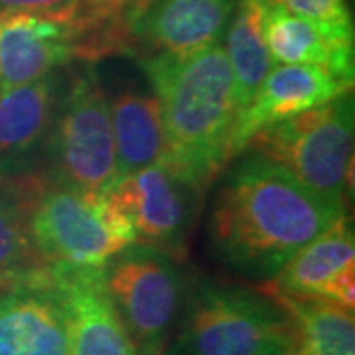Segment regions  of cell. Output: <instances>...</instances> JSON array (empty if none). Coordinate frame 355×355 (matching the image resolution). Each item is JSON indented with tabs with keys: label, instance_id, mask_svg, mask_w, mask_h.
<instances>
[{
	"label": "cell",
	"instance_id": "8",
	"mask_svg": "<svg viewBox=\"0 0 355 355\" xmlns=\"http://www.w3.org/2000/svg\"><path fill=\"white\" fill-rule=\"evenodd\" d=\"M203 196L205 191L160 162L116 180L105 200L127 219L135 243L182 261Z\"/></svg>",
	"mask_w": 355,
	"mask_h": 355
},
{
	"label": "cell",
	"instance_id": "4",
	"mask_svg": "<svg viewBox=\"0 0 355 355\" xmlns=\"http://www.w3.org/2000/svg\"><path fill=\"white\" fill-rule=\"evenodd\" d=\"M28 223L40 257L50 268L105 266L135 243V233L105 200L42 168L24 170Z\"/></svg>",
	"mask_w": 355,
	"mask_h": 355
},
{
	"label": "cell",
	"instance_id": "14",
	"mask_svg": "<svg viewBox=\"0 0 355 355\" xmlns=\"http://www.w3.org/2000/svg\"><path fill=\"white\" fill-rule=\"evenodd\" d=\"M352 83L318 65H275L247 111L239 116L233 135V160L261 128L330 103L352 91Z\"/></svg>",
	"mask_w": 355,
	"mask_h": 355
},
{
	"label": "cell",
	"instance_id": "7",
	"mask_svg": "<svg viewBox=\"0 0 355 355\" xmlns=\"http://www.w3.org/2000/svg\"><path fill=\"white\" fill-rule=\"evenodd\" d=\"M103 272L109 296L139 355H162L188 291L178 259L132 243L114 254Z\"/></svg>",
	"mask_w": 355,
	"mask_h": 355
},
{
	"label": "cell",
	"instance_id": "16",
	"mask_svg": "<svg viewBox=\"0 0 355 355\" xmlns=\"http://www.w3.org/2000/svg\"><path fill=\"white\" fill-rule=\"evenodd\" d=\"M116 180L166 160L162 107L154 93L128 89L111 103ZM114 180V182H116Z\"/></svg>",
	"mask_w": 355,
	"mask_h": 355
},
{
	"label": "cell",
	"instance_id": "11",
	"mask_svg": "<svg viewBox=\"0 0 355 355\" xmlns=\"http://www.w3.org/2000/svg\"><path fill=\"white\" fill-rule=\"evenodd\" d=\"M0 355H71L64 300L51 270L0 288Z\"/></svg>",
	"mask_w": 355,
	"mask_h": 355
},
{
	"label": "cell",
	"instance_id": "18",
	"mask_svg": "<svg viewBox=\"0 0 355 355\" xmlns=\"http://www.w3.org/2000/svg\"><path fill=\"white\" fill-rule=\"evenodd\" d=\"M259 291L277 300L291 318L292 355H355L354 310L316 296Z\"/></svg>",
	"mask_w": 355,
	"mask_h": 355
},
{
	"label": "cell",
	"instance_id": "15",
	"mask_svg": "<svg viewBox=\"0 0 355 355\" xmlns=\"http://www.w3.org/2000/svg\"><path fill=\"white\" fill-rule=\"evenodd\" d=\"M263 4V36L275 65H318L354 85V38L338 36L279 2Z\"/></svg>",
	"mask_w": 355,
	"mask_h": 355
},
{
	"label": "cell",
	"instance_id": "9",
	"mask_svg": "<svg viewBox=\"0 0 355 355\" xmlns=\"http://www.w3.org/2000/svg\"><path fill=\"white\" fill-rule=\"evenodd\" d=\"M239 0H146L128 24L130 55H186L221 44Z\"/></svg>",
	"mask_w": 355,
	"mask_h": 355
},
{
	"label": "cell",
	"instance_id": "17",
	"mask_svg": "<svg viewBox=\"0 0 355 355\" xmlns=\"http://www.w3.org/2000/svg\"><path fill=\"white\" fill-rule=\"evenodd\" d=\"M349 265H355V239L352 223L343 216L292 254L272 279L261 282V288L320 298L324 288Z\"/></svg>",
	"mask_w": 355,
	"mask_h": 355
},
{
	"label": "cell",
	"instance_id": "12",
	"mask_svg": "<svg viewBox=\"0 0 355 355\" xmlns=\"http://www.w3.org/2000/svg\"><path fill=\"white\" fill-rule=\"evenodd\" d=\"M105 266L51 268L64 300L71 355H139L105 286Z\"/></svg>",
	"mask_w": 355,
	"mask_h": 355
},
{
	"label": "cell",
	"instance_id": "2",
	"mask_svg": "<svg viewBox=\"0 0 355 355\" xmlns=\"http://www.w3.org/2000/svg\"><path fill=\"white\" fill-rule=\"evenodd\" d=\"M139 60L162 107L164 164L205 191L233 162L239 119L225 48L214 44L186 55Z\"/></svg>",
	"mask_w": 355,
	"mask_h": 355
},
{
	"label": "cell",
	"instance_id": "24",
	"mask_svg": "<svg viewBox=\"0 0 355 355\" xmlns=\"http://www.w3.org/2000/svg\"><path fill=\"white\" fill-rule=\"evenodd\" d=\"M144 2H146V0H140V4H139V10H140V6H142V4H144ZM139 10H137V12H139ZM132 18H135V16H132Z\"/></svg>",
	"mask_w": 355,
	"mask_h": 355
},
{
	"label": "cell",
	"instance_id": "19",
	"mask_svg": "<svg viewBox=\"0 0 355 355\" xmlns=\"http://www.w3.org/2000/svg\"><path fill=\"white\" fill-rule=\"evenodd\" d=\"M50 270L30 233L24 172L0 170V288Z\"/></svg>",
	"mask_w": 355,
	"mask_h": 355
},
{
	"label": "cell",
	"instance_id": "22",
	"mask_svg": "<svg viewBox=\"0 0 355 355\" xmlns=\"http://www.w3.org/2000/svg\"><path fill=\"white\" fill-rule=\"evenodd\" d=\"M28 12L87 28L83 0H0V16Z\"/></svg>",
	"mask_w": 355,
	"mask_h": 355
},
{
	"label": "cell",
	"instance_id": "3",
	"mask_svg": "<svg viewBox=\"0 0 355 355\" xmlns=\"http://www.w3.org/2000/svg\"><path fill=\"white\" fill-rule=\"evenodd\" d=\"M180 324L162 355H292L284 308L263 291L200 280L186 291Z\"/></svg>",
	"mask_w": 355,
	"mask_h": 355
},
{
	"label": "cell",
	"instance_id": "21",
	"mask_svg": "<svg viewBox=\"0 0 355 355\" xmlns=\"http://www.w3.org/2000/svg\"><path fill=\"white\" fill-rule=\"evenodd\" d=\"M288 12L312 20L338 36L354 38L352 14L343 0H280Z\"/></svg>",
	"mask_w": 355,
	"mask_h": 355
},
{
	"label": "cell",
	"instance_id": "1",
	"mask_svg": "<svg viewBox=\"0 0 355 355\" xmlns=\"http://www.w3.org/2000/svg\"><path fill=\"white\" fill-rule=\"evenodd\" d=\"M345 216L275 160L251 153L231 166L211 203L207 239L219 263L266 282Z\"/></svg>",
	"mask_w": 355,
	"mask_h": 355
},
{
	"label": "cell",
	"instance_id": "13",
	"mask_svg": "<svg viewBox=\"0 0 355 355\" xmlns=\"http://www.w3.org/2000/svg\"><path fill=\"white\" fill-rule=\"evenodd\" d=\"M64 91L58 71L0 91V170L48 168L51 128Z\"/></svg>",
	"mask_w": 355,
	"mask_h": 355
},
{
	"label": "cell",
	"instance_id": "20",
	"mask_svg": "<svg viewBox=\"0 0 355 355\" xmlns=\"http://www.w3.org/2000/svg\"><path fill=\"white\" fill-rule=\"evenodd\" d=\"M223 48L233 76L235 105L241 116L275 67L263 36V4L259 0H239L225 32Z\"/></svg>",
	"mask_w": 355,
	"mask_h": 355
},
{
	"label": "cell",
	"instance_id": "23",
	"mask_svg": "<svg viewBox=\"0 0 355 355\" xmlns=\"http://www.w3.org/2000/svg\"><path fill=\"white\" fill-rule=\"evenodd\" d=\"M259 2H279L280 4V0H259Z\"/></svg>",
	"mask_w": 355,
	"mask_h": 355
},
{
	"label": "cell",
	"instance_id": "5",
	"mask_svg": "<svg viewBox=\"0 0 355 355\" xmlns=\"http://www.w3.org/2000/svg\"><path fill=\"white\" fill-rule=\"evenodd\" d=\"M245 150L275 160L320 198L345 207L354 164L352 91L261 128L249 139Z\"/></svg>",
	"mask_w": 355,
	"mask_h": 355
},
{
	"label": "cell",
	"instance_id": "10",
	"mask_svg": "<svg viewBox=\"0 0 355 355\" xmlns=\"http://www.w3.org/2000/svg\"><path fill=\"white\" fill-rule=\"evenodd\" d=\"M81 24L12 12L0 16V91L38 81L71 62H81Z\"/></svg>",
	"mask_w": 355,
	"mask_h": 355
},
{
	"label": "cell",
	"instance_id": "6",
	"mask_svg": "<svg viewBox=\"0 0 355 355\" xmlns=\"http://www.w3.org/2000/svg\"><path fill=\"white\" fill-rule=\"evenodd\" d=\"M48 170L60 182L107 193L116 180L111 99L93 67L64 81L48 146Z\"/></svg>",
	"mask_w": 355,
	"mask_h": 355
}]
</instances>
